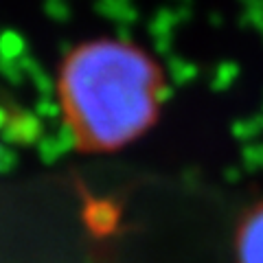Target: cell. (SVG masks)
<instances>
[{
    "instance_id": "obj_3",
    "label": "cell",
    "mask_w": 263,
    "mask_h": 263,
    "mask_svg": "<svg viewBox=\"0 0 263 263\" xmlns=\"http://www.w3.org/2000/svg\"><path fill=\"white\" fill-rule=\"evenodd\" d=\"M233 134H235V138H239L246 145L254 143L263 134V114L261 117L246 119V121H237L233 125Z\"/></svg>"
},
{
    "instance_id": "obj_6",
    "label": "cell",
    "mask_w": 263,
    "mask_h": 263,
    "mask_svg": "<svg viewBox=\"0 0 263 263\" xmlns=\"http://www.w3.org/2000/svg\"><path fill=\"white\" fill-rule=\"evenodd\" d=\"M241 3H246V5H250V3H257V0H241Z\"/></svg>"
},
{
    "instance_id": "obj_7",
    "label": "cell",
    "mask_w": 263,
    "mask_h": 263,
    "mask_svg": "<svg viewBox=\"0 0 263 263\" xmlns=\"http://www.w3.org/2000/svg\"><path fill=\"white\" fill-rule=\"evenodd\" d=\"M261 35H263V29H261Z\"/></svg>"
},
{
    "instance_id": "obj_2",
    "label": "cell",
    "mask_w": 263,
    "mask_h": 263,
    "mask_svg": "<svg viewBox=\"0 0 263 263\" xmlns=\"http://www.w3.org/2000/svg\"><path fill=\"white\" fill-rule=\"evenodd\" d=\"M237 263H263V202L243 215L235 235Z\"/></svg>"
},
{
    "instance_id": "obj_1",
    "label": "cell",
    "mask_w": 263,
    "mask_h": 263,
    "mask_svg": "<svg viewBox=\"0 0 263 263\" xmlns=\"http://www.w3.org/2000/svg\"><path fill=\"white\" fill-rule=\"evenodd\" d=\"M164 84L147 53L123 40H92L64 60L57 97L72 141L84 152H114L152 125Z\"/></svg>"
},
{
    "instance_id": "obj_5",
    "label": "cell",
    "mask_w": 263,
    "mask_h": 263,
    "mask_svg": "<svg viewBox=\"0 0 263 263\" xmlns=\"http://www.w3.org/2000/svg\"><path fill=\"white\" fill-rule=\"evenodd\" d=\"M226 178L230 180V182H237V180H239V171H237V169H230V171H226Z\"/></svg>"
},
{
    "instance_id": "obj_4",
    "label": "cell",
    "mask_w": 263,
    "mask_h": 263,
    "mask_svg": "<svg viewBox=\"0 0 263 263\" xmlns=\"http://www.w3.org/2000/svg\"><path fill=\"white\" fill-rule=\"evenodd\" d=\"M237 75H239V66L228 62V64H221L217 68V79L213 81V86H215V90H226L235 84Z\"/></svg>"
}]
</instances>
